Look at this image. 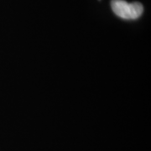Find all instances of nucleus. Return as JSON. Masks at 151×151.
Returning <instances> with one entry per match:
<instances>
[{
  "label": "nucleus",
  "instance_id": "obj_1",
  "mask_svg": "<svg viewBox=\"0 0 151 151\" xmlns=\"http://www.w3.org/2000/svg\"><path fill=\"white\" fill-rule=\"evenodd\" d=\"M113 13L124 19H136L142 15L144 8L140 3H128L125 0H112Z\"/></svg>",
  "mask_w": 151,
  "mask_h": 151
}]
</instances>
